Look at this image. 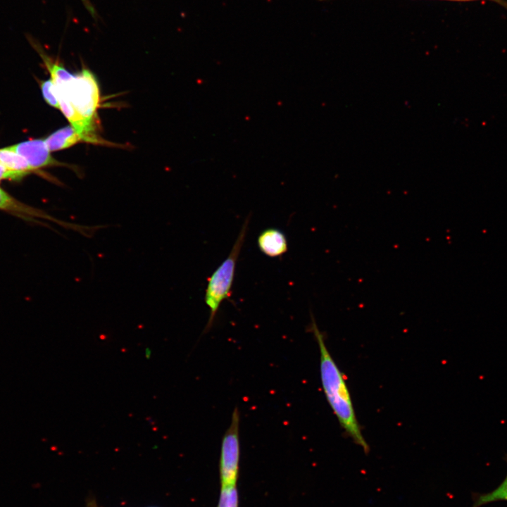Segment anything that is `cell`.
I'll use <instances>...</instances> for the list:
<instances>
[{
    "instance_id": "cell-8",
    "label": "cell",
    "mask_w": 507,
    "mask_h": 507,
    "mask_svg": "<svg viewBox=\"0 0 507 507\" xmlns=\"http://www.w3.org/2000/svg\"><path fill=\"white\" fill-rule=\"evenodd\" d=\"M0 209L8 211L11 212H15L18 213H22L23 215H32L36 217H40L43 218H47L49 220H54L60 223L61 225L65 226L66 227L71 228L72 224L67 223L59 222L54 218H52L48 215H45L41 211L30 208L23 204L18 202L17 200L11 197L6 192L0 188Z\"/></svg>"
},
{
    "instance_id": "cell-5",
    "label": "cell",
    "mask_w": 507,
    "mask_h": 507,
    "mask_svg": "<svg viewBox=\"0 0 507 507\" xmlns=\"http://www.w3.org/2000/svg\"><path fill=\"white\" fill-rule=\"evenodd\" d=\"M7 148L23 157L32 170L61 165L51 156L44 140H29Z\"/></svg>"
},
{
    "instance_id": "cell-11",
    "label": "cell",
    "mask_w": 507,
    "mask_h": 507,
    "mask_svg": "<svg viewBox=\"0 0 507 507\" xmlns=\"http://www.w3.org/2000/svg\"><path fill=\"white\" fill-rule=\"evenodd\" d=\"M218 507H238L236 485L222 486Z\"/></svg>"
},
{
    "instance_id": "cell-10",
    "label": "cell",
    "mask_w": 507,
    "mask_h": 507,
    "mask_svg": "<svg viewBox=\"0 0 507 507\" xmlns=\"http://www.w3.org/2000/svg\"><path fill=\"white\" fill-rule=\"evenodd\" d=\"M507 462V456H506ZM499 501H507V475L500 485L493 491L481 494L475 499L472 507H480Z\"/></svg>"
},
{
    "instance_id": "cell-9",
    "label": "cell",
    "mask_w": 507,
    "mask_h": 507,
    "mask_svg": "<svg viewBox=\"0 0 507 507\" xmlns=\"http://www.w3.org/2000/svg\"><path fill=\"white\" fill-rule=\"evenodd\" d=\"M0 163L15 171L27 172L32 170L23 157L8 148L0 149Z\"/></svg>"
},
{
    "instance_id": "cell-13",
    "label": "cell",
    "mask_w": 507,
    "mask_h": 507,
    "mask_svg": "<svg viewBox=\"0 0 507 507\" xmlns=\"http://www.w3.org/2000/svg\"><path fill=\"white\" fill-rule=\"evenodd\" d=\"M27 173L10 170L0 163V180L4 179L17 180L26 175Z\"/></svg>"
},
{
    "instance_id": "cell-12",
    "label": "cell",
    "mask_w": 507,
    "mask_h": 507,
    "mask_svg": "<svg viewBox=\"0 0 507 507\" xmlns=\"http://www.w3.org/2000/svg\"><path fill=\"white\" fill-rule=\"evenodd\" d=\"M41 89L44 99L51 106L59 108V102L56 88L51 79L45 80L41 84Z\"/></svg>"
},
{
    "instance_id": "cell-14",
    "label": "cell",
    "mask_w": 507,
    "mask_h": 507,
    "mask_svg": "<svg viewBox=\"0 0 507 507\" xmlns=\"http://www.w3.org/2000/svg\"><path fill=\"white\" fill-rule=\"evenodd\" d=\"M445 1H477V0H445ZM493 1L494 2H496L499 4L500 5L504 6L507 8V2L503 0H489Z\"/></svg>"
},
{
    "instance_id": "cell-1",
    "label": "cell",
    "mask_w": 507,
    "mask_h": 507,
    "mask_svg": "<svg viewBox=\"0 0 507 507\" xmlns=\"http://www.w3.org/2000/svg\"><path fill=\"white\" fill-rule=\"evenodd\" d=\"M40 54L51 74L60 110L84 142L107 144L96 134V111L100 101L99 87L94 75L83 68L72 74L46 54Z\"/></svg>"
},
{
    "instance_id": "cell-3",
    "label": "cell",
    "mask_w": 507,
    "mask_h": 507,
    "mask_svg": "<svg viewBox=\"0 0 507 507\" xmlns=\"http://www.w3.org/2000/svg\"><path fill=\"white\" fill-rule=\"evenodd\" d=\"M249 219L250 215L244 220L229 256L208 279L204 300L210 315L205 330L211 327L220 304L230 296L236 263L244 242Z\"/></svg>"
},
{
    "instance_id": "cell-2",
    "label": "cell",
    "mask_w": 507,
    "mask_h": 507,
    "mask_svg": "<svg viewBox=\"0 0 507 507\" xmlns=\"http://www.w3.org/2000/svg\"><path fill=\"white\" fill-rule=\"evenodd\" d=\"M311 329L319 348L320 380L327 401L345 433L368 453L370 447L358 423L346 378L332 357L313 316Z\"/></svg>"
},
{
    "instance_id": "cell-15",
    "label": "cell",
    "mask_w": 507,
    "mask_h": 507,
    "mask_svg": "<svg viewBox=\"0 0 507 507\" xmlns=\"http://www.w3.org/2000/svg\"><path fill=\"white\" fill-rule=\"evenodd\" d=\"M90 507H95V506H90Z\"/></svg>"
},
{
    "instance_id": "cell-7",
    "label": "cell",
    "mask_w": 507,
    "mask_h": 507,
    "mask_svg": "<svg viewBox=\"0 0 507 507\" xmlns=\"http://www.w3.org/2000/svg\"><path fill=\"white\" fill-rule=\"evenodd\" d=\"M81 141L84 142L82 137L70 125L55 131L44 140L50 151L69 148Z\"/></svg>"
},
{
    "instance_id": "cell-4",
    "label": "cell",
    "mask_w": 507,
    "mask_h": 507,
    "mask_svg": "<svg viewBox=\"0 0 507 507\" xmlns=\"http://www.w3.org/2000/svg\"><path fill=\"white\" fill-rule=\"evenodd\" d=\"M240 414L236 407L230 424L222 439L220 456V477L222 486L236 485L240 454Z\"/></svg>"
},
{
    "instance_id": "cell-6",
    "label": "cell",
    "mask_w": 507,
    "mask_h": 507,
    "mask_svg": "<svg viewBox=\"0 0 507 507\" xmlns=\"http://www.w3.org/2000/svg\"><path fill=\"white\" fill-rule=\"evenodd\" d=\"M257 244L260 251L269 257H279L288 250L285 234L280 230L269 227L258 235Z\"/></svg>"
}]
</instances>
